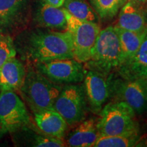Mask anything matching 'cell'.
I'll return each mask as SVG.
<instances>
[{
    "label": "cell",
    "instance_id": "cell-1",
    "mask_svg": "<svg viewBox=\"0 0 147 147\" xmlns=\"http://www.w3.org/2000/svg\"><path fill=\"white\" fill-rule=\"evenodd\" d=\"M20 51L35 64L74 58L71 36L66 31L36 30L21 40Z\"/></svg>",
    "mask_w": 147,
    "mask_h": 147
},
{
    "label": "cell",
    "instance_id": "cell-2",
    "mask_svg": "<svg viewBox=\"0 0 147 147\" xmlns=\"http://www.w3.org/2000/svg\"><path fill=\"white\" fill-rule=\"evenodd\" d=\"M61 89V85L51 81L35 67L26 70L24 81L18 91L34 114L53 109Z\"/></svg>",
    "mask_w": 147,
    "mask_h": 147
},
{
    "label": "cell",
    "instance_id": "cell-3",
    "mask_svg": "<svg viewBox=\"0 0 147 147\" xmlns=\"http://www.w3.org/2000/svg\"><path fill=\"white\" fill-rule=\"evenodd\" d=\"M123 64L119 38L113 26L101 30L84 68L104 74L118 71Z\"/></svg>",
    "mask_w": 147,
    "mask_h": 147
},
{
    "label": "cell",
    "instance_id": "cell-4",
    "mask_svg": "<svg viewBox=\"0 0 147 147\" xmlns=\"http://www.w3.org/2000/svg\"><path fill=\"white\" fill-rule=\"evenodd\" d=\"M96 126L100 136L139 133L136 114L122 101L109 102L101 110Z\"/></svg>",
    "mask_w": 147,
    "mask_h": 147
},
{
    "label": "cell",
    "instance_id": "cell-5",
    "mask_svg": "<svg viewBox=\"0 0 147 147\" xmlns=\"http://www.w3.org/2000/svg\"><path fill=\"white\" fill-rule=\"evenodd\" d=\"M53 109L61 115L69 127L77 125L83 121L89 110L83 84L62 86Z\"/></svg>",
    "mask_w": 147,
    "mask_h": 147
},
{
    "label": "cell",
    "instance_id": "cell-6",
    "mask_svg": "<svg viewBox=\"0 0 147 147\" xmlns=\"http://www.w3.org/2000/svg\"><path fill=\"white\" fill-rule=\"evenodd\" d=\"M30 116L25 102L12 90H0V138L29 125Z\"/></svg>",
    "mask_w": 147,
    "mask_h": 147
},
{
    "label": "cell",
    "instance_id": "cell-7",
    "mask_svg": "<svg viewBox=\"0 0 147 147\" xmlns=\"http://www.w3.org/2000/svg\"><path fill=\"white\" fill-rule=\"evenodd\" d=\"M67 31L71 36L74 59L86 63L91 57V52L100 32L98 23L78 19L65 10Z\"/></svg>",
    "mask_w": 147,
    "mask_h": 147
},
{
    "label": "cell",
    "instance_id": "cell-8",
    "mask_svg": "<svg viewBox=\"0 0 147 147\" xmlns=\"http://www.w3.org/2000/svg\"><path fill=\"white\" fill-rule=\"evenodd\" d=\"M115 73L104 74L86 69L84 89L89 110L98 115L103 107L113 98Z\"/></svg>",
    "mask_w": 147,
    "mask_h": 147
},
{
    "label": "cell",
    "instance_id": "cell-9",
    "mask_svg": "<svg viewBox=\"0 0 147 147\" xmlns=\"http://www.w3.org/2000/svg\"><path fill=\"white\" fill-rule=\"evenodd\" d=\"M36 68L51 81L59 85L80 83L83 82L86 72L84 63L74 58L37 63Z\"/></svg>",
    "mask_w": 147,
    "mask_h": 147
},
{
    "label": "cell",
    "instance_id": "cell-10",
    "mask_svg": "<svg viewBox=\"0 0 147 147\" xmlns=\"http://www.w3.org/2000/svg\"><path fill=\"white\" fill-rule=\"evenodd\" d=\"M113 98L125 102L136 115L147 110V87L142 78L115 75Z\"/></svg>",
    "mask_w": 147,
    "mask_h": 147
},
{
    "label": "cell",
    "instance_id": "cell-11",
    "mask_svg": "<svg viewBox=\"0 0 147 147\" xmlns=\"http://www.w3.org/2000/svg\"><path fill=\"white\" fill-rule=\"evenodd\" d=\"M37 127L46 135L63 139L69 127L65 119L54 109L34 113Z\"/></svg>",
    "mask_w": 147,
    "mask_h": 147
},
{
    "label": "cell",
    "instance_id": "cell-12",
    "mask_svg": "<svg viewBox=\"0 0 147 147\" xmlns=\"http://www.w3.org/2000/svg\"><path fill=\"white\" fill-rule=\"evenodd\" d=\"M26 4L27 0H0V34L11 32L18 26Z\"/></svg>",
    "mask_w": 147,
    "mask_h": 147
},
{
    "label": "cell",
    "instance_id": "cell-13",
    "mask_svg": "<svg viewBox=\"0 0 147 147\" xmlns=\"http://www.w3.org/2000/svg\"><path fill=\"white\" fill-rule=\"evenodd\" d=\"M96 122L94 119H89L82 121L76 127L68 134L66 138V145L71 147L94 146L100 137Z\"/></svg>",
    "mask_w": 147,
    "mask_h": 147
},
{
    "label": "cell",
    "instance_id": "cell-14",
    "mask_svg": "<svg viewBox=\"0 0 147 147\" xmlns=\"http://www.w3.org/2000/svg\"><path fill=\"white\" fill-rule=\"evenodd\" d=\"M26 70L16 57L7 61L0 67V90L18 91L24 81Z\"/></svg>",
    "mask_w": 147,
    "mask_h": 147
},
{
    "label": "cell",
    "instance_id": "cell-15",
    "mask_svg": "<svg viewBox=\"0 0 147 147\" xmlns=\"http://www.w3.org/2000/svg\"><path fill=\"white\" fill-rule=\"evenodd\" d=\"M138 6L127 0L119 11L117 26L131 32H146V17Z\"/></svg>",
    "mask_w": 147,
    "mask_h": 147
},
{
    "label": "cell",
    "instance_id": "cell-16",
    "mask_svg": "<svg viewBox=\"0 0 147 147\" xmlns=\"http://www.w3.org/2000/svg\"><path fill=\"white\" fill-rule=\"evenodd\" d=\"M36 21L40 27L53 30H67V19L63 8L42 3L36 13Z\"/></svg>",
    "mask_w": 147,
    "mask_h": 147
},
{
    "label": "cell",
    "instance_id": "cell-17",
    "mask_svg": "<svg viewBox=\"0 0 147 147\" xmlns=\"http://www.w3.org/2000/svg\"><path fill=\"white\" fill-rule=\"evenodd\" d=\"M119 38L123 65L129 61L135 56L144 40L146 32H135L122 29L117 25L114 26ZM121 65V66H122Z\"/></svg>",
    "mask_w": 147,
    "mask_h": 147
},
{
    "label": "cell",
    "instance_id": "cell-18",
    "mask_svg": "<svg viewBox=\"0 0 147 147\" xmlns=\"http://www.w3.org/2000/svg\"><path fill=\"white\" fill-rule=\"evenodd\" d=\"M147 72V32L135 56L117 71L125 78H142Z\"/></svg>",
    "mask_w": 147,
    "mask_h": 147
},
{
    "label": "cell",
    "instance_id": "cell-19",
    "mask_svg": "<svg viewBox=\"0 0 147 147\" xmlns=\"http://www.w3.org/2000/svg\"><path fill=\"white\" fill-rule=\"evenodd\" d=\"M63 8L78 19L98 23L99 16L86 0H65Z\"/></svg>",
    "mask_w": 147,
    "mask_h": 147
},
{
    "label": "cell",
    "instance_id": "cell-20",
    "mask_svg": "<svg viewBox=\"0 0 147 147\" xmlns=\"http://www.w3.org/2000/svg\"><path fill=\"white\" fill-rule=\"evenodd\" d=\"M24 134V144L35 147H63L67 146L63 139L46 135L42 132L37 134L30 130L29 126L21 129Z\"/></svg>",
    "mask_w": 147,
    "mask_h": 147
},
{
    "label": "cell",
    "instance_id": "cell-21",
    "mask_svg": "<svg viewBox=\"0 0 147 147\" xmlns=\"http://www.w3.org/2000/svg\"><path fill=\"white\" fill-rule=\"evenodd\" d=\"M140 140L139 133L115 136H100L95 147L135 146Z\"/></svg>",
    "mask_w": 147,
    "mask_h": 147
},
{
    "label": "cell",
    "instance_id": "cell-22",
    "mask_svg": "<svg viewBox=\"0 0 147 147\" xmlns=\"http://www.w3.org/2000/svg\"><path fill=\"white\" fill-rule=\"evenodd\" d=\"M92 8L103 20L115 17L127 0H89Z\"/></svg>",
    "mask_w": 147,
    "mask_h": 147
},
{
    "label": "cell",
    "instance_id": "cell-23",
    "mask_svg": "<svg viewBox=\"0 0 147 147\" xmlns=\"http://www.w3.org/2000/svg\"><path fill=\"white\" fill-rule=\"evenodd\" d=\"M16 55V47L11 37L0 34V67Z\"/></svg>",
    "mask_w": 147,
    "mask_h": 147
},
{
    "label": "cell",
    "instance_id": "cell-24",
    "mask_svg": "<svg viewBox=\"0 0 147 147\" xmlns=\"http://www.w3.org/2000/svg\"><path fill=\"white\" fill-rule=\"evenodd\" d=\"M65 1V0H44V2L57 8H61Z\"/></svg>",
    "mask_w": 147,
    "mask_h": 147
},
{
    "label": "cell",
    "instance_id": "cell-25",
    "mask_svg": "<svg viewBox=\"0 0 147 147\" xmlns=\"http://www.w3.org/2000/svg\"><path fill=\"white\" fill-rule=\"evenodd\" d=\"M128 1H131V2L135 3L138 5H143L147 3V0H128Z\"/></svg>",
    "mask_w": 147,
    "mask_h": 147
},
{
    "label": "cell",
    "instance_id": "cell-26",
    "mask_svg": "<svg viewBox=\"0 0 147 147\" xmlns=\"http://www.w3.org/2000/svg\"><path fill=\"white\" fill-rule=\"evenodd\" d=\"M143 80H144V83H145V84H146V87H147V72L146 73V74L144 75V76L142 77V78H141Z\"/></svg>",
    "mask_w": 147,
    "mask_h": 147
}]
</instances>
